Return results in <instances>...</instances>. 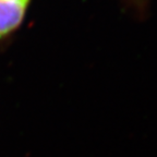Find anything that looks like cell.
<instances>
[{
  "label": "cell",
  "mask_w": 157,
  "mask_h": 157,
  "mask_svg": "<svg viewBox=\"0 0 157 157\" xmlns=\"http://www.w3.org/2000/svg\"><path fill=\"white\" fill-rule=\"evenodd\" d=\"M29 2V0H0V37L19 26Z\"/></svg>",
  "instance_id": "6da1fadb"
}]
</instances>
